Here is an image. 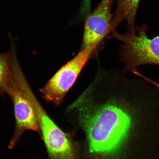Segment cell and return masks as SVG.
Wrapping results in <instances>:
<instances>
[{
  "mask_svg": "<svg viewBox=\"0 0 159 159\" xmlns=\"http://www.w3.org/2000/svg\"><path fill=\"white\" fill-rule=\"evenodd\" d=\"M148 28L145 25L136 27V31H128L124 34L116 30L111 32L110 37L122 43L120 46V59L125 66L123 73L137 70L140 66L159 65V36L149 38Z\"/></svg>",
  "mask_w": 159,
  "mask_h": 159,
  "instance_id": "2",
  "label": "cell"
},
{
  "mask_svg": "<svg viewBox=\"0 0 159 159\" xmlns=\"http://www.w3.org/2000/svg\"><path fill=\"white\" fill-rule=\"evenodd\" d=\"M114 0H102L94 11L85 19L84 33L80 51L94 44L100 45L111 32L113 18L111 9Z\"/></svg>",
  "mask_w": 159,
  "mask_h": 159,
  "instance_id": "6",
  "label": "cell"
},
{
  "mask_svg": "<svg viewBox=\"0 0 159 159\" xmlns=\"http://www.w3.org/2000/svg\"><path fill=\"white\" fill-rule=\"evenodd\" d=\"M13 68V73L8 84L7 93L12 101L16 126L14 134L10 141L9 148L17 144L21 135L27 130H31L40 135V128L36 114L26 95Z\"/></svg>",
  "mask_w": 159,
  "mask_h": 159,
  "instance_id": "5",
  "label": "cell"
},
{
  "mask_svg": "<svg viewBox=\"0 0 159 159\" xmlns=\"http://www.w3.org/2000/svg\"><path fill=\"white\" fill-rule=\"evenodd\" d=\"M24 91L32 104L50 159H75L74 148L67 134L57 126L37 101L29 84Z\"/></svg>",
  "mask_w": 159,
  "mask_h": 159,
  "instance_id": "3",
  "label": "cell"
},
{
  "mask_svg": "<svg viewBox=\"0 0 159 159\" xmlns=\"http://www.w3.org/2000/svg\"><path fill=\"white\" fill-rule=\"evenodd\" d=\"M13 73L11 65V50L0 53V95L7 93L8 84Z\"/></svg>",
  "mask_w": 159,
  "mask_h": 159,
  "instance_id": "8",
  "label": "cell"
},
{
  "mask_svg": "<svg viewBox=\"0 0 159 159\" xmlns=\"http://www.w3.org/2000/svg\"><path fill=\"white\" fill-rule=\"evenodd\" d=\"M99 47L97 44L89 46L79 51L76 56L63 66L40 90L43 98L56 105L60 104L89 59Z\"/></svg>",
  "mask_w": 159,
  "mask_h": 159,
  "instance_id": "4",
  "label": "cell"
},
{
  "mask_svg": "<svg viewBox=\"0 0 159 159\" xmlns=\"http://www.w3.org/2000/svg\"><path fill=\"white\" fill-rule=\"evenodd\" d=\"M105 89L107 102L96 110L82 115L89 150L100 155L110 154L120 148L130 128V117L120 104L125 80L119 73L106 71L97 75Z\"/></svg>",
  "mask_w": 159,
  "mask_h": 159,
  "instance_id": "1",
  "label": "cell"
},
{
  "mask_svg": "<svg viewBox=\"0 0 159 159\" xmlns=\"http://www.w3.org/2000/svg\"><path fill=\"white\" fill-rule=\"evenodd\" d=\"M117 7L111 23V32L123 21L126 20L128 31H136L135 20L140 0H115Z\"/></svg>",
  "mask_w": 159,
  "mask_h": 159,
  "instance_id": "7",
  "label": "cell"
},
{
  "mask_svg": "<svg viewBox=\"0 0 159 159\" xmlns=\"http://www.w3.org/2000/svg\"><path fill=\"white\" fill-rule=\"evenodd\" d=\"M136 75L139 77H142V78L148 81V82L150 83L153 85H154L157 88L159 89V83L156 82V81L152 80V79L150 78H148V77L144 76V75H142L139 72L137 73Z\"/></svg>",
  "mask_w": 159,
  "mask_h": 159,
  "instance_id": "9",
  "label": "cell"
}]
</instances>
